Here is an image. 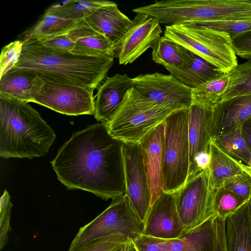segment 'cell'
Here are the masks:
<instances>
[{"mask_svg":"<svg viewBox=\"0 0 251 251\" xmlns=\"http://www.w3.org/2000/svg\"><path fill=\"white\" fill-rule=\"evenodd\" d=\"M124 142L99 123L74 132L50 162L68 189L88 191L107 201L126 193Z\"/></svg>","mask_w":251,"mask_h":251,"instance_id":"6da1fadb","label":"cell"},{"mask_svg":"<svg viewBox=\"0 0 251 251\" xmlns=\"http://www.w3.org/2000/svg\"><path fill=\"white\" fill-rule=\"evenodd\" d=\"M23 42L21 55L15 68L34 71L58 83L94 90L114 63V57L80 55L55 50L31 40Z\"/></svg>","mask_w":251,"mask_h":251,"instance_id":"7a4b0ae2","label":"cell"},{"mask_svg":"<svg viewBox=\"0 0 251 251\" xmlns=\"http://www.w3.org/2000/svg\"><path fill=\"white\" fill-rule=\"evenodd\" d=\"M56 134L27 102L0 95V155L32 159L46 155Z\"/></svg>","mask_w":251,"mask_h":251,"instance_id":"3957f363","label":"cell"},{"mask_svg":"<svg viewBox=\"0 0 251 251\" xmlns=\"http://www.w3.org/2000/svg\"><path fill=\"white\" fill-rule=\"evenodd\" d=\"M183 108L146 99L133 86L127 91L118 112L107 125L114 137L124 142L139 143L171 113Z\"/></svg>","mask_w":251,"mask_h":251,"instance_id":"277c9868","label":"cell"},{"mask_svg":"<svg viewBox=\"0 0 251 251\" xmlns=\"http://www.w3.org/2000/svg\"><path fill=\"white\" fill-rule=\"evenodd\" d=\"M189 108L176 110L164 121L165 131L161 170L164 192L173 194L186 182L190 165Z\"/></svg>","mask_w":251,"mask_h":251,"instance_id":"5b68a950","label":"cell"},{"mask_svg":"<svg viewBox=\"0 0 251 251\" xmlns=\"http://www.w3.org/2000/svg\"><path fill=\"white\" fill-rule=\"evenodd\" d=\"M164 36L227 73L237 64L229 34L187 24L166 25Z\"/></svg>","mask_w":251,"mask_h":251,"instance_id":"8992f818","label":"cell"},{"mask_svg":"<svg viewBox=\"0 0 251 251\" xmlns=\"http://www.w3.org/2000/svg\"><path fill=\"white\" fill-rule=\"evenodd\" d=\"M144 226L125 194L112 199L106 209L80 227L68 251H77L97 240L114 234L133 240L143 234Z\"/></svg>","mask_w":251,"mask_h":251,"instance_id":"52a82bcc","label":"cell"},{"mask_svg":"<svg viewBox=\"0 0 251 251\" xmlns=\"http://www.w3.org/2000/svg\"><path fill=\"white\" fill-rule=\"evenodd\" d=\"M217 190L214 186L208 166L173 193L178 213L186 231L216 216L214 201Z\"/></svg>","mask_w":251,"mask_h":251,"instance_id":"ba28073f","label":"cell"},{"mask_svg":"<svg viewBox=\"0 0 251 251\" xmlns=\"http://www.w3.org/2000/svg\"><path fill=\"white\" fill-rule=\"evenodd\" d=\"M41 77L43 85L31 102L69 116L94 114V90Z\"/></svg>","mask_w":251,"mask_h":251,"instance_id":"9c48e42d","label":"cell"},{"mask_svg":"<svg viewBox=\"0 0 251 251\" xmlns=\"http://www.w3.org/2000/svg\"><path fill=\"white\" fill-rule=\"evenodd\" d=\"M126 194L140 220L145 223L151 207V194L139 143L124 142Z\"/></svg>","mask_w":251,"mask_h":251,"instance_id":"30bf717a","label":"cell"},{"mask_svg":"<svg viewBox=\"0 0 251 251\" xmlns=\"http://www.w3.org/2000/svg\"><path fill=\"white\" fill-rule=\"evenodd\" d=\"M133 80L137 92L149 100L184 108L192 103V89L171 75L155 72L140 75Z\"/></svg>","mask_w":251,"mask_h":251,"instance_id":"8fae6325","label":"cell"},{"mask_svg":"<svg viewBox=\"0 0 251 251\" xmlns=\"http://www.w3.org/2000/svg\"><path fill=\"white\" fill-rule=\"evenodd\" d=\"M162 32L158 20L144 13L137 14L126 34L114 49L120 65L131 64L152 48Z\"/></svg>","mask_w":251,"mask_h":251,"instance_id":"7c38bea8","label":"cell"},{"mask_svg":"<svg viewBox=\"0 0 251 251\" xmlns=\"http://www.w3.org/2000/svg\"><path fill=\"white\" fill-rule=\"evenodd\" d=\"M185 231L173 194L164 192L150 207L143 234L174 239L178 238Z\"/></svg>","mask_w":251,"mask_h":251,"instance_id":"4fadbf2b","label":"cell"},{"mask_svg":"<svg viewBox=\"0 0 251 251\" xmlns=\"http://www.w3.org/2000/svg\"><path fill=\"white\" fill-rule=\"evenodd\" d=\"M164 131L163 121L139 142L151 194V206L164 193L161 175Z\"/></svg>","mask_w":251,"mask_h":251,"instance_id":"5bb4252c","label":"cell"},{"mask_svg":"<svg viewBox=\"0 0 251 251\" xmlns=\"http://www.w3.org/2000/svg\"><path fill=\"white\" fill-rule=\"evenodd\" d=\"M133 86V78L126 74L106 76L98 87L94 97L95 119L106 124L110 122L121 107L127 91Z\"/></svg>","mask_w":251,"mask_h":251,"instance_id":"9a60e30c","label":"cell"},{"mask_svg":"<svg viewBox=\"0 0 251 251\" xmlns=\"http://www.w3.org/2000/svg\"><path fill=\"white\" fill-rule=\"evenodd\" d=\"M213 108L194 102L189 108V173L192 170L195 159L198 155L204 152H210V143L213 137Z\"/></svg>","mask_w":251,"mask_h":251,"instance_id":"2e32d148","label":"cell"},{"mask_svg":"<svg viewBox=\"0 0 251 251\" xmlns=\"http://www.w3.org/2000/svg\"><path fill=\"white\" fill-rule=\"evenodd\" d=\"M84 21L93 29L103 35L114 50L130 28L132 20L122 13L116 3L108 1Z\"/></svg>","mask_w":251,"mask_h":251,"instance_id":"e0dca14e","label":"cell"},{"mask_svg":"<svg viewBox=\"0 0 251 251\" xmlns=\"http://www.w3.org/2000/svg\"><path fill=\"white\" fill-rule=\"evenodd\" d=\"M213 137L242 126L251 119V95L220 102L213 108Z\"/></svg>","mask_w":251,"mask_h":251,"instance_id":"ac0fdd59","label":"cell"},{"mask_svg":"<svg viewBox=\"0 0 251 251\" xmlns=\"http://www.w3.org/2000/svg\"><path fill=\"white\" fill-rule=\"evenodd\" d=\"M43 83L42 78L34 71L15 68L0 77V95L31 102Z\"/></svg>","mask_w":251,"mask_h":251,"instance_id":"d6986e66","label":"cell"},{"mask_svg":"<svg viewBox=\"0 0 251 251\" xmlns=\"http://www.w3.org/2000/svg\"><path fill=\"white\" fill-rule=\"evenodd\" d=\"M216 217L213 216L177 238L169 239L166 251H214Z\"/></svg>","mask_w":251,"mask_h":251,"instance_id":"ffe728a7","label":"cell"},{"mask_svg":"<svg viewBox=\"0 0 251 251\" xmlns=\"http://www.w3.org/2000/svg\"><path fill=\"white\" fill-rule=\"evenodd\" d=\"M247 202L225 220L226 251H251Z\"/></svg>","mask_w":251,"mask_h":251,"instance_id":"44dd1931","label":"cell"},{"mask_svg":"<svg viewBox=\"0 0 251 251\" xmlns=\"http://www.w3.org/2000/svg\"><path fill=\"white\" fill-rule=\"evenodd\" d=\"M210 154L209 167L215 189L223 187L229 181L245 172L242 164L227 154L212 139Z\"/></svg>","mask_w":251,"mask_h":251,"instance_id":"7402d4cb","label":"cell"},{"mask_svg":"<svg viewBox=\"0 0 251 251\" xmlns=\"http://www.w3.org/2000/svg\"><path fill=\"white\" fill-rule=\"evenodd\" d=\"M166 69L170 75L191 89L224 74L209 62L193 52L192 60L188 66L183 68L168 67Z\"/></svg>","mask_w":251,"mask_h":251,"instance_id":"603a6c76","label":"cell"},{"mask_svg":"<svg viewBox=\"0 0 251 251\" xmlns=\"http://www.w3.org/2000/svg\"><path fill=\"white\" fill-rule=\"evenodd\" d=\"M152 59L165 68H183L192 60V52L165 36H161L152 48Z\"/></svg>","mask_w":251,"mask_h":251,"instance_id":"cb8c5ba5","label":"cell"},{"mask_svg":"<svg viewBox=\"0 0 251 251\" xmlns=\"http://www.w3.org/2000/svg\"><path fill=\"white\" fill-rule=\"evenodd\" d=\"M81 22L44 14L34 25L24 33L22 41L37 40L67 34L77 26Z\"/></svg>","mask_w":251,"mask_h":251,"instance_id":"d4e9b609","label":"cell"},{"mask_svg":"<svg viewBox=\"0 0 251 251\" xmlns=\"http://www.w3.org/2000/svg\"><path fill=\"white\" fill-rule=\"evenodd\" d=\"M107 1L67 0L52 4L45 11L44 14L54 15L80 22L91 15Z\"/></svg>","mask_w":251,"mask_h":251,"instance_id":"484cf974","label":"cell"},{"mask_svg":"<svg viewBox=\"0 0 251 251\" xmlns=\"http://www.w3.org/2000/svg\"><path fill=\"white\" fill-rule=\"evenodd\" d=\"M232 158L248 165L251 160V150L244 136L242 126L212 139Z\"/></svg>","mask_w":251,"mask_h":251,"instance_id":"4316f807","label":"cell"},{"mask_svg":"<svg viewBox=\"0 0 251 251\" xmlns=\"http://www.w3.org/2000/svg\"><path fill=\"white\" fill-rule=\"evenodd\" d=\"M227 75L228 84L219 102L238 96L251 95V59L237 64Z\"/></svg>","mask_w":251,"mask_h":251,"instance_id":"83f0119b","label":"cell"},{"mask_svg":"<svg viewBox=\"0 0 251 251\" xmlns=\"http://www.w3.org/2000/svg\"><path fill=\"white\" fill-rule=\"evenodd\" d=\"M228 82L227 73H224L192 89V102L213 108L220 102Z\"/></svg>","mask_w":251,"mask_h":251,"instance_id":"f1b7e54d","label":"cell"},{"mask_svg":"<svg viewBox=\"0 0 251 251\" xmlns=\"http://www.w3.org/2000/svg\"><path fill=\"white\" fill-rule=\"evenodd\" d=\"M71 52L85 56L116 57L114 50L102 35L84 37L76 40Z\"/></svg>","mask_w":251,"mask_h":251,"instance_id":"f546056e","label":"cell"},{"mask_svg":"<svg viewBox=\"0 0 251 251\" xmlns=\"http://www.w3.org/2000/svg\"><path fill=\"white\" fill-rule=\"evenodd\" d=\"M183 24L224 32L232 37L251 31V15L222 20L192 22Z\"/></svg>","mask_w":251,"mask_h":251,"instance_id":"4dcf8cb0","label":"cell"},{"mask_svg":"<svg viewBox=\"0 0 251 251\" xmlns=\"http://www.w3.org/2000/svg\"><path fill=\"white\" fill-rule=\"evenodd\" d=\"M247 201L222 187L217 190L214 201L215 214L217 217L224 220L243 206Z\"/></svg>","mask_w":251,"mask_h":251,"instance_id":"1f68e13d","label":"cell"},{"mask_svg":"<svg viewBox=\"0 0 251 251\" xmlns=\"http://www.w3.org/2000/svg\"><path fill=\"white\" fill-rule=\"evenodd\" d=\"M23 46V41L18 40L2 48L0 57V77L15 67L19 61Z\"/></svg>","mask_w":251,"mask_h":251,"instance_id":"d6a6232c","label":"cell"},{"mask_svg":"<svg viewBox=\"0 0 251 251\" xmlns=\"http://www.w3.org/2000/svg\"><path fill=\"white\" fill-rule=\"evenodd\" d=\"M12 203L7 190H4L0 200V249L1 250L8 241V233L11 230L10 226Z\"/></svg>","mask_w":251,"mask_h":251,"instance_id":"836d02e7","label":"cell"},{"mask_svg":"<svg viewBox=\"0 0 251 251\" xmlns=\"http://www.w3.org/2000/svg\"><path fill=\"white\" fill-rule=\"evenodd\" d=\"M130 239L122 234H114L97 240L77 251H112L126 244Z\"/></svg>","mask_w":251,"mask_h":251,"instance_id":"e575fe53","label":"cell"},{"mask_svg":"<svg viewBox=\"0 0 251 251\" xmlns=\"http://www.w3.org/2000/svg\"><path fill=\"white\" fill-rule=\"evenodd\" d=\"M223 187L246 201L251 198V177L246 172L229 181Z\"/></svg>","mask_w":251,"mask_h":251,"instance_id":"d590c367","label":"cell"},{"mask_svg":"<svg viewBox=\"0 0 251 251\" xmlns=\"http://www.w3.org/2000/svg\"><path fill=\"white\" fill-rule=\"evenodd\" d=\"M168 240L143 234L131 240L135 251H166Z\"/></svg>","mask_w":251,"mask_h":251,"instance_id":"8d00e7d4","label":"cell"},{"mask_svg":"<svg viewBox=\"0 0 251 251\" xmlns=\"http://www.w3.org/2000/svg\"><path fill=\"white\" fill-rule=\"evenodd\" d=\"M67 34L37 40H29L37 42L45 47L55 50L71 52L74 47L75 43L69 38Z\"/></svg>","mask_w":251,"mask_h":251,"instance_id":"74e56055","label":"cell"},{"mask_svg":"<svg viewBox=\"0 0 251 251\" xmlns=\"http://www.w3.org/2000/svg\"><path fill=\"white\" fill-rule=\"evenodd\" d=\"M232 47L236 54L240 57L251 59V31L231 37Z\"/></svg>","mask_w":251,"mask_h":251,"instance_id":"f35d334b","label":"cell"},{"mask_svg":"<svg viewBox=\"0 0 251 251\" xmlns=\"http://www.w3.org/2000/svg\"><path fill=\"white\" fill-rule=\"evenodd\" d=\"M216 240L214 251H226L225 220L216 217L215 221Z\"/></svg>","mask_w":251,"mask_h":251,"instance_id":"ab89813d","label":"cell"},{"mask_svg":"<svg viewBox=\"0 0 251 251\" xmlns=\"http://www.w3.org/2000/svg\"><path fill=\"white\" fill-rule=\"evenodd\" d=\"M242 129L244 136L251 150V119L242 126Z\"/></svg>","mask_w":251,"mask_h":251,"instance_id":"60d3db41","label":"cell"},{"mask_svg":"<svg viewBox=\"0 0 251 251\" xmlns=\"http://www.w3.org/2000/svg\"><path fill=\"white\" fill-rule=\"evenodd\" d=\"M242 167L245 172L248 173L251 177V160L248 165L242 164Z\"/></svg>","mask_w":251,"mask_h":251,"instance_id":"b9f144b4","label":"cell"},{"mask_svg":"<svg viewBox=\"0 0 251 251\" xmlns=\"http://www.w3.org/2000/svg\"><path fill=\"white\" fill-rule=\"evenodd\" d=\"M248 204V214L250 223V226L251 227V198L247 202Z\"/></svg>","mask_w":251,"mask_h":251,"instance_id":"7bdbcfd3","label":"cell"},{"mask_svg":"<svg viewBox=\"0 0 251 251\" xmlns=\"http://www.w3.org/2000/svg\"><path fill=\"white\" fill-rule=\"evenodd\" d=\"M124 245H125V244H124ZM123 246H122L121 247H120V248H118V249H116V250H113V251H121V248H122Z\"/></svg>","mask_w":251,"mask_h":251,"instance_id":"ee69618b","label":"cell"},{"mask_svg":"<svg viewBox=\"0 0 251 251\" xmlns=\"http://www.w3.org/2000/svg\"><path fill=\"white\" fill-rule=\"evenodd\" d=\"M133 249H131L130 251H132Z\"/></svg>","mask_w":251,"mask_h":251,"instance_id":"f6af8a7d","label":"cell"}]
</instances>
